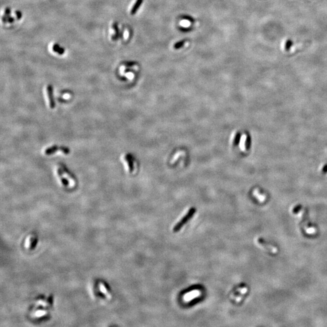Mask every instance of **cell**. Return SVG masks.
I'll return each mask as SVG.
<instances>
[{
	"label": "cell",
	"mask_w": 327,
	"mask_h": 327,
	"mask_svg": "<svg viewBox=\"0 0 327 327\" xmlns=\"http://www.w3.org/2000/svg\"><path fill=\"white\" fill-rule=\"evenodd\" d=\"M196 213V208H191L188 211L187 214L180 220V221L176 224L175 226L173 228V232H178L182 228L184 225L187 223L190 219H191Z\"/></svg>",
	"instance_id": "obj_1"
},
{
	"label": "cell",
	"mask_w": 327,
	"mask_h": 327,
	"mask_svg": "<svg viewBox=\"0 0 327 327\" xmlns=\"http://www.w3.org/2000/svg\"><path fill=\"white\" fill-rule=\"evenodd\" d=\"M59 150L63 153L66 155H68L70 153V150L65 147H58L56 145H53L52 147H50L49 148H47L44 151V153L46 155H50L53 153H55L56 151Z\"/></svg>",
	"instance_id": "obj_2"
},
{
	"label": "cell",
	"mask_w": 327,
	"mask_h": 327,
	"mask_svg": "<svg viewBox=\"0 0 327 327\" xmlns=\"http://www.w3.org/2000/svg\"><path fill=\"white\" fill-rule=\"evenodd\" d=\"M124 161H125L126 164L127 165V170L130 173H132L134 171V159L132 155H125L124 156Z\"/></svg>",
	"instance_id": "obj_3"
},
{
	"label": "cell",
	"mask_w": 327,
	"mask_h": 327,
	"mask_svg": "<svg viewBox=\"0 0 327 327\" xmlns=\"http://www.w3.org/2000/svg\"><path fill=\"white\" fill-rule=\"evenodd\" d=\"M257 242L259 245H261L262 247H263L264 249H266V250L273 253H276L278 252V249L276 247L268 244L267 243H266V242L263 241V239H259L257 241Z\"/></svg>",
	"instance_id": "obj_4"
},
{
	"label": "cell",
	"mask_w": 327,
	"mask_h": 327,
	"mask_svg": "<svg viewBox=\"0 0 327 327\" xmlns=\"http://www.w3.org/2000/svg\"><path fill=\"white\" fill-rule=\"evenodd\" d=\"M47 95L48 97L49 104L50 109H54L55 107V103L54 101L53 95V89L51 85H48L47 87Z\"/></svg>",
	"instance_id": "obj_5"
},
{
	"label": "cell",
	"mask_w": 327,
	"mask_h": 327,
	"mask_svg": "<svg viewBox=\"0 0 327 327\" xmlns=\"http://www.w3.org/2000/svg\"><path fill=\"white\" fill-rule=\"evenodd\" d=\"M241 140V134L239 132H235L232 133L230 138V144L233 147L238 145Z\"/></svg>",
	"instance_id": "obj_6"
},
{
	"label": "cell",
	"mask_w": 327,
	"mask_h": 327,
	"mask_svg": "<svg viewBox=\"0 0 327 327\" xmlns=\"http://www.w3.org/2000/svg\"><path fill=\"white\" fill-rule=\"evenodd\" d=\"M56 173H57V174H58V176L59 177V179L60 180L61 184L64 186L68 185L69 182H68V181H67V180L64 178L63 172H62V170H61L60 168L56 169Z\"/></svg>",
	"instance_id": "obj_7"
},
{
	"label": "cell",
	"mask_w": 327,
	"mask_h": 327,
	"mask_svg": "<svg viewBox=\"0 0 327 327\" xmlns=\"http://www.w3.org/2000/svg\"><path fill=\"white\" fill-rule=\"evenodd\" d=\"M251 147V137L249 134L246 133L244 136V148L245 150L249 151Z\"/></svg>",
	"instance_id": "obj_8"
},
{
	"label": "cell",
	"mask_w": 327,
	"mask_h": 327,
	"mask_svg": "<svg viewBox=\"0 0 327 327\" xmlns=\"http://www.w3.org/2000/svg\"><path fill=\"white\" fill-rule=\"evenodd\" d=\"M143 0H137V1H136V3H135L133 5V6L132 9H131L130 14H131L132 15H134L135 14H136V13L137 12V11H138V10L139 9V7H140L141 5V4H143Z\"/></svg>",
	"instance_id": "obj_9"
},
{
	"label": "cell",
	"mask_w": 327,
	"mask_h": 327,
	"mask_svg": "<svg viewBox=\"0 0 327 327\" xmlns=\"http://www.w3.org/2000/svg\"><path fill=\"white\" fill-rule=\"evenodd\" d=\"M113 28H114L115 30V35L112 36V39L115 41L120 38V30L119 28H118V24L116 22H114V24H113Z\"/></svg>",
	"instance_id": "obj_10"
},
{
	"label": "cell",
	"mask_w": 327,
	"mask_h": 327,
	"mask_svg": "<svg viewBox=\"0 0 327 327\" xmlns=\"http://www.w3.org/2000/svg\"><path fill=\"white\" fill-rule=\"evenodd\" d=\"M53 50L55 52H57L58 53H59V55H62L65 52V50L63 48H61L59 47V46L58 44H54L53 46Z\"/></svg>",
	"instance_id": "obj_11"
},
{
	"label": "cell",
	"mask_w": 327,
	"mask_h": 327,
	"mask_svg": "<svg viewBox=\"0 0 327 327\" xmlns=\"http://www.w3.org/2000/svg\"><path fill=\"white\" fill-rule=\"evenodd\" d=\"M185 42H186V40H185V39L177 42L176 43L174 44V46H173L174 49H179L182 48L184 46V45L185 43Z\"/></svg>",
	"instance_id": "obj_12"
},
{
	"label": "cell",
	"mask_w": 327,
	"mask_h": 327,
	"mask_svg": "<svg viewBox=\"0 0 327 327\" xmlns=\"http://www.w3.org/2000/svg\"><path fill=\"white\" fill-rule=\"evenodd\" d=\"M10 9L9 8H6L5 10V15L3 17V21L4 22H7V19L9 17H10Z\"/></svg>",
	"instance_id": "obj_13"
},
{
	"label": "cell",
	"mask_w": 327,
	"mask_h": 327,
	"mask_svg": "<svg viewBox=\"0 0 327 327\" xmlns=\"http://www.w3.org/2000/svg\"><path fill=\"white\" fill-rule=\"evenodd\" d=\"M62 167H63V172L67 174V176H68L69 177L70 179H71L72 180V181H73V180L75 179L74 176H73L72 175V174L68 170H67V169L66 168V167L62 166Z\"/></svg>",
	"instance_id": "obj_14"
},
{
	"label": "cell",
	"mask_w": 327,
	"mask_h": 327,
	"mask_svg": "<svg viewBox=\"0 0 327 327\" xmlns=\"http://www.w3.org/2000/svg\"><path fill=\"white\" fill-rule=\"evenodd\" d=\"M99 288H100V290L104 293V294L106 296H109V297H110V295H109V293L107 291V290H106L105 286L103 284H99Z\"/></svg>",
	"instance_id": "obj_15"
},
{
	"label": "cell",
	"mask_w": 327,
	"mask_h": 327,
	"mask_svg": "<svg viewBox=\"0 0 327 327\" xmlns=\"http://www.w3.org/2000/svg\"><path fill=\"white\" fill-rule=\"evenodd\" d=\"M181 18H182L184 20H188L191 22H194L195 21V20L193 17H191V16H188V15H182V16H181Z\"/></svg>",
	"instance_id": "obj_16"
},
{
	"label": "cell",
	"mask_w": 327,
	"mask_h": 327,
	"mask_svg": "<svg viewBox=\"0 0 327 327\" xmlns=\"http://www.w3.org/2000/svg\"><path fill=\"white\" fill-rule=\"evenodd\" d=\"M293 45V41L291 40H288L285 43V50H289Z\"/></svg>",
	"instance_id": "obj_17"
},
{
	"label": "cell",
	"mask_w": 327,
	"mask_h": 327,
	"mask_svg": "<svg viewBox=\"0 0 327 327\" xmlns=\"http://www.w3.org/2000/svg\"><path fill=\"white\" fill-rule=\"evenodd\" d=\"M46 314V311H43V310H41V311H38L35 313V316L36 317H41L45 315Z\"/></svg>",
	"instance_id": "obj_18"
},
{
	"label": "cell",
	"mask_w": 327,
	"mask_h": 327,
	"mask_svg": "<svg viewBox=\"0 0 327 327\" xmlns=\"http://www.w3.org/2000/svg\"><path fill=\"white\" fill-rule=\"evenodd\" d=\"M136 64V62H134V61L126 62V63H124V64L126 65V66H127V67H132V66H134Z\"/></svg>",
	"instance_id": "obj_19"
},
{
	"label": "cell",
	"mask_w": 327,
	"mask_h": 327,
	"mask_svg": "<svg viewBox=\"0 0 327 327\" xmlns=\"http://www.w3.org/2000/svg\"><path fill=\"white\" fill-rule=\"evenodd\" d=\"M16 17H17V19L18 20L21 19V18L22 17V14L20 11H16Z\"/></svg>",
	"instance_id": "obj_20"
},
{
	"label": "cell",
	"mask_w": 327,
	"mask_h": 327,
	"mask_svg": "<svg viewBox=\"0 0 327 327\" xmlns=\"http://www.w3.org/2000/svg\"><path fill=\"white\" fill-rule=\"evenodd\" d=\"M322 172L323 173H327V164L324 166V167L322 169Z\"/></svg>",
	"instance_id": "obj_21"
},
{
	"label": "cell",
	"mask_w": 327,
	"mask_h": 327,
	"mask_svg": "<svg viewBox=\"0 0 327 327\" xmlns=\"http://www.w3.org/2000/svg\"><path fill=\"white\" fill-rule=\"evenodd\" d=\"M14 20H14V18H12V17H10H10H9L8 19H7V22H9V23H12V22H13L14 21Z\"/></svg>",
	"instance_id": "obj_22"
}]
</instances>
